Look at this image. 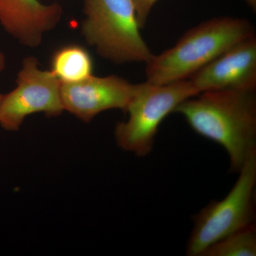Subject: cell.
Returning <instances> with one entry per match:
<instances>
[{"instance_id":"cell-9","label":"cell","mask_w":256,"mask_h":256,"mask_svg":"<svg viewBox=\"0 0 256 256\" xmlns=\"http://www.w3.org/2000/svg\"><path fill=\"white\" fill-rule=\"evenodd\" d=\"M62 5L43 4L40 0H0V24L20 43L36 48L44 36L60 22Z\"/></svg>"},{"instance_id":"cell-11","label":"cell","mask_w":256,"mask_h":256,"mask_svg":"<svg viewBox=\"0 0 256 256\" xmlns=\"http://www.w3.org/2000/svg\"><path fill=\"white\" fill-rule=\"evenodd\" d=\"M256 224L224 237L206 248L201 256H256Z\"/></svg>"},{"instance_id":"cell-2","label":"cell","mask_w":256,"mask_h":256,"mask_svg":"<svg viewBox=\"0 0 256 256\" xmlns=\"http://www.w3.org/2000/svg\"><path fill=\"white\" fill-rule=\"evenodd\" d=\"M246 18H212L188 30L174 46L146 63V82L165 85L186 80L239 42L254 36Z\"/></svg>"},{"instance_id":"cell-5","label":"cell","mask_w":256,"mask_h":256,"mask_svg":"<svg viewBox=\"0 0 256 256\" xmlns=\"http://www.w3.org/2000/svg\"><path fill=\"white\" fill-rule=\"evenodd\" d=\"M256 151L248 156L236 182L220 201L210 202L193 216L186 256H201L212 244L255 224Z\"/></svg>"},{"instance_id":"cell-10","label":"cell","mask_w":256,"mask_h":256,"mask_svg":"<svg viewBox=\"0 0 256 256\" xmlns=\"http://www.w3.org/2000/svg\"><path fill=\"white\" fill-rule=\"evenodd\" d=\"M50 70L62 84H73L94 75V62L84 47L67 45L54 54Z\"/></svg>"},{"instance_id":"cell-3","label":"cell","mask_w":256,"mask_h":256,"mask_svg":"<svg viewBox=\"0 0 256 256\" xmlns=\"http://www.w3.org/2000/svg\"><path fill=\"white\" fill-rule=\"evenodd\" d=\"M82 32L98 54L116 64L146 62L154 56L140 33L132 0H84Z\"/></svg>"},{"instance_id":"cell-4","label":"cell","mask_w":256,"mask_h":256,"mask_svg":"<svg viewBox=\"0 0 256 256\" xmlns=\"http://www.w3.org/2000/svg\"><path fill=\"white\" fill-rule=\"evenodd\" d=\"M198 94L188 79L165 85L140 84L126 111L128 120L116 124L118 146L136 156H148L154 148L160 124L183 101Z\"/></svg>"},{"instance_id":"cell-8","label":"cell","mask_w":256,"mask_h":256,"mask_svg":"<svg viewBox=\"0 0 256 256\" xmlns=\"http://www.w3.org/2000/svg\"><path fill=\"white\" fill-rule=\"evenodd\" d=\"M202 92L218 90H256V37L246 38L188 78Z\"/></svg>"},{"instance_id":"cell-6","label":"cell","mask_w":256,"mask_h":256,"mask_svg":"<svg viewBox=\"0 0 256 256\" xmlns=\"http://www.w3.org/2000/svg\"><path fill=\"white\" fill-rule=\"evenodd\" d=\"M16 84L0 104V126L5 130L18 131L32 114L56 117L64 112L62 82L50 70L40 68L36 57L24 58Z\"/></svg>"},{"instance_id":"cell-7","label":"cell","mask_w":256,"mask_h":256,"mask_svg":"<svg viewBox=\"0 0 256 256\" xmlns=\"http://www.w3.org/2000/svg\"><path fill=\"white\" fill-rule=\"evenodd\" d=\"M139 87L140 84L118 76L92 75L79 82L62 84L60 95L64 111L89 122L104 111L119 109L126 112Z\"/></svg>"},{"instance_id":"cell-12","label":"cell","mask_w":256,"mask_h":256,"mask_svg":"<svg viewBox=\"0 0 256 256\" xmlns=\"http://www.w3.org/2000/svg\"><path fill=\"white\" fill-rule=\"evenodd\" d=\"M132 1L136 8L138 22L140 26L142 28L146 26L148 16L158 0H132Z\"/></svg>"},{"instance_id":"cell-14","label":"cell","mask_w":256,"mask_h":256,"mask_svg":"<svg viewBox=\"0 0 256 256\" xmlns=\"http://www.w3.org/2000/svg\"><path fill=\"white\" fill-rule=\"evenodd\" d=\"M245 2L254 11H256V0H245Z\"/></svg>"},{"instance_id":"cell-1","label":"cell","mask_w":256,"mask_h":256,"mask_svg":"<svg viewBox=\"0 0 256 256\" xmlns=\"http://www.w3.org/2000/svg\"><path fill=\"white\" fill-rule=\"evenodd\" d=\"M202 137L223 146L232 172L238 174L256 151V90L202 92L175 109Z\"/></svg>"},{"instance_id":"cell-13","label":"cell","mask_w":256,"mask_h":256,"mask_svg":"<svg viewBox=\"0 0 256 256\" xmlns=\"http://www.w3.org/2000/svg\"><path fill=\"white\" fill-rule=\"evenodd\" d=\"M5 65H6V58H5L4 54L0 52V74L4 70ZM2 96V94H0V104H1Z\"/></svg>"}]
</instances>
